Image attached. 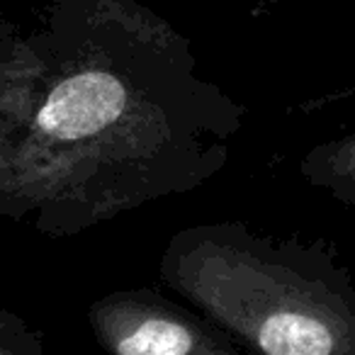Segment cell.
I'll list each match as a JSON object with an SVG mask.
<instances>
[{
	"label": "cell",
	"mask_w": 355,
	"mask_h": 355,
	"mask_svg": "<svg viewBox=\"0 0 355 355\" xmlns=\"http://www.w3.org/2000/svg\"><path fill=\"white\" fill-rule=\"evenodd\" d=\"M241 119L168 32L122 25L46 46L6 42L0 214L69 239L193 193L229 163Z\"/></svg>",
	"instance_id": "cell-1"
},
{
	"label": "cell",
	"mask_w": 355,
	"mask_h": 355,
	"mask_svg": "<svg viewBox=\"0 0 355 355\" xmlns=\"http://www.w3.org/2000/svg\"><path fill=\"white\" fill-rule=\"evenodd\" d=\"M158 277L248 355H355V280L326 239L193 224L168 239Z\"/></svg>",
	"instance_id": "cell-2"
},
{
	"label": "cell",
	"mask_w": 355,
	"mask_h": 355,
	"mask_svg": "<svg viewBox=\"0 0 355 355\" xmlns=\"http://www.w3.org/2000/svg\"><path fill=\"white\" fill-rule=\"evenodd\" d=\"M88 326L105 355H243L246 350L200 311L151 287L114 290L88 306Z\"/></svg>",
	"instance_id": "cell-3"
},
{
	"label": "cell",
	"mask_w": 355,
	"mask_h": 355,
	"mask_svg": "<svg viewBox=\"0 0 355 355\" xmlns=\"http://www.w3.org/2000/svg\"><path fill=\"white\" fill-rule=\"evenodd\" d=\"M300 175L311 188L355 209V132L311 146L300 161Z\"/></svg>",
	"instance_id": "cell-4"
},
{
	"label": "cell",
	"mask_w": 355,
	"mask_h": 355,
	"mask_svg": "<svg viewBox=\"0 0 355 355\" xmlns=\"http://www.w3.org/2000/svg\"><path fill=\"white\" fill-rule=\"evenodd\" d=\"M0 355H46L42 334L8 306L0 311Z\"/></svg>",
	"instance_id": "cell-5"
}]
</instances>
